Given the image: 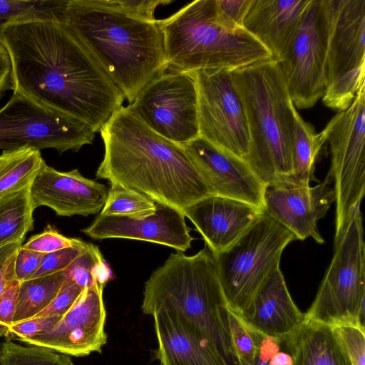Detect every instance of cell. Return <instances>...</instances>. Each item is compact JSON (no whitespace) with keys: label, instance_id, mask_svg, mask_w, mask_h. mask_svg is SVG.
Segmentation results:
<instances>
[{"label":"cell","instance_id":"6da1fadb","mask_svg":"<svg viewBox=\"0 0 365 365\" xmlns=\"http://www.w3.org/2000/svg\"><path fill=\"white\" fill-rule=\"evenodd\" d=\"M0 43L9 55L14 90L36 103L96 133L123 106L122 92L61 21L10 24Z\"/></svg>","mask_w":365,"mask_h":365},{"label":"cell","instance_id":"7a4b0ae2","mask_svg":"<svg viewBox=\"0 0 365 365\" xmlns=\"http://www.w3.org/2000/svg\"><path fill=\"white\" fill-rule=\"evenodd\" d=\"M100 132L105 153L97 179L182 212L213 195L182 147L150 129L130 104L115 110Z\"/></svg>","mask_w":365,"mask_h":365},{"label":"cell","instance_id":"3957f363","mask_svg":"<svg viewBox=\"0 0 365 365\" xmlns=\"http://www.w3.org/2000/svg\"><path fill=\"white\" fill-rule=\"evenodd\" d=\"M132 103L165 69L157 20L135 18L102 0H68L61 21Z\"/></svg>","mask_w":365,"mask_h":365},{"label":"cell","instance_id":"277c9868","mask_svg":"<svg viewBox=\"0 0 365 365\" xmlns=\"http://www.w3.org/2000/svg\"><path fill=\"white\" fill-rule=\"evenodd\" d=\"M232 73L249 131L247 163L264 185H293L296 108L279 62L272 58Z\"/></svg>","mask_w":365,"mask_h":365},{"label":"cell","instance_id":"5b68a950","mask_svg":"<svg viewBox=\"0 0 365 365\" xmlns=\"http://www.w3.org/2000/svg\"><path fill=\"white\" fill-rule=\"evenodd\" d=\"M227 308L215 256L206 244L192 256L171 254L146 281L141 306L147 315L165 310L180 316L233 365Z\"/></svg>","mask_w":365,"mask_h":365},{"label":"cell","instance_id":"8992f818","mask_svg":"<svg viewBox=\"0 0 365 365\" xmlns=\"http://www.w3.org/2000/svg\"><path fill=\"white\" fill-rule=\"evenodd\" d=\"M157 23L163 35L165 69L235 71L273 58L245 29L219 21L215 0L194 1Z\"/></svg>","mask_w":365,"mask_h":365},{"label":"cell","instance_id":"52a82bcc","mask_svg":"<svg viewBox=\"0 0 365 365\" xmlns=\"http://www.w3.org/2000/svg\"><path fill=\"white\" fill-rule=\"evenodd\" d=\"M361 202L335 233L334 255L305 322L364 327L365 246Z\"/></svg>","mask_w":365,"mask_h":365},{"label":"cell","instance_id":"ba28073f","mask_svg":"<svg viewBox=\"0 0 365 365\" xmlns=\"http://www.w3.org/2000/svg\"><path fill=\"white\" fill-rule=\"evenodd\" d=\"M296 236L264 210L228 248L215 255L228 307L241 318L252 309L260 287L279 267L284 249Z\"/></svg>","mask_w":365,"mask_h":365},{"label":"cell","instance_id":"9c48e42d","mask_svg":"<svg viewBox=\"0 0 365 365\" xmlns=\"http://www.w3.org/2000/svg\"><path fill=\"white\" fill-rule=\"evenodd\" d=\"M322 4L327 31L322 101L341 110L365 84V0H322Z\"/></svg>","mask_w":365,"mask_h":365},{"label":"cell","instance_id":"30bf717a","mask_svg":"<svg viewBox=\"0 0 365 365\" xmlns=\"http://www.w3.org/2000/svg\"><path fill=\"white\" fill-rule=\"evenodd\" d=\"M321 133L331 152L328 175L334 183L336 233L365 194V84Z\"/></svg>","mask_w":365,"mask_h":365},{"label":"cell","instance_id":"8fae6325","mask_svg":"<svg viewBox=\"0 0 365 365\" xmlns=\"http://www.w3.org/2000/svg\"><path fill=\"white\" fill-rule=\"evenodd\" d=\"M0 108V150L29 145L41 151L53 148L61 154L91 144L96 132L76 118L46 108L14 90Z\"/></svg>","mask_w":365,"mask_h":365},{"label":"cell","instance_id":"7c38bea8","mask_svg":"<svg viewBox=\"0 0 365 365\" xmlns=\"http://www.w3.org/2000/svg\"><path fill=\"white\" fill-rule=\"evenodd\" d=\"M232 71L212 68L191 73L197 91L200 136L247 162L249 131Z\"/></svg>","mask_w":365,"mask_h":365},{"label":"cell","instance_id":"4fadbf2b","mask_svg":"<svg viewBox=\"0 0 365 365\" xmlns=\"http://www.w3.org/2000/svg\"><path fill=\"white\" fill-rule=\"evenodd\" d=\"M130 105L150 129L176 144L200 136L197 91L191 73L165 69Z\"/></svg>","mask_w":365,"mask_h":365},{"label":"cell","instance_id":"5bb4252c","mask_svg":"<svg viewBox=\"0 0 365 365\" xmlns=\"http://www.w3.org/2000/svg\"><path fill=\"white\" fill-rule=\"evenodd\" d=\"M326 21L322 0H310L279 62L292 101L309 108L325 91Z\"/></svg>","mask_w":365,"mask_h":365},{"label":"cell","instance_id":"9a60e30c","mask_svg":"<svg viewBox=\"0 0 365 365\" xmlns=\"http://www.w3.org/2000/svg\"><path fill=\"white\" fill-rule=\"evenodd\" d=\"M104 286L96 282L84 288L74 304L51 330L21 341L73 356L101 352L107 341Z\"/></svg>","mask_w":365,"mask_h":365},{"label":"cell","instance_id":"2e32d148","mask_svg":"<svg viewBox=\"0 0 365 365\" xmlns=\"http://www.w3.org/2000/svg\"><path fill=\"white\" fill-rule=\"evenodd\" d=\"M327 175L314 186L266 185L262 210L291 231L297 240L312 237L323 244L317 221L323 218L334 201V192Z\"/></svg>","mask_w":365,"mask_h":365},{"label":"cell","instance_id":"e0dca14e","mask_svg":"<svg viewBox=\"0 0 365 365\" xmlns=\"http://www.w3.org/2000/svg\"><path fill=\"white\" fill-rule=\"evenodd\" d=\"M213 195L237 199L262 209L264 185L245 160L198 136L181 145Z\"/></svg>","mask_w":365,"mask_h":365},{"label":"cell","instance_id":"ac0fdd59","mask_svg":"<svg viewBox=\"0 0 365 365\" xmlns=\"http://www.w3.org/2000/svg\"><path fill=\"white\" fill-rule=\"evenodd\" d=\"M35 210L46 206L59 216L97 214L104 206L107 187L84 178L78 169L61 172L44 162L30 187Z\"/></svg>","mask_w":365,"mask_h":365},{"label":"cell","instance_id":"d6986e66","mask_svg":"<svg viewBox=\"0 0 365 365\" xmlns=\"http://www.w3.org/2000/svg\"><path fill=\"white\" fill-rule=\"evenodd\" d=\"M155 203V212L149 216L132 218L100 214L89 227L81 231L96 240H138L185 252L190 248L193 238L190 235L184 213L170 205Z\"/></svg>","mask_w":365,"mask_h":365},{"label":"cell","instance_id":"ffe728a7","mask_svg":"<svg viewBox=\"0 0 365 365\" xmlns=\"http://www.w3.org/2000/svg\"><path fill=\"white\" fill-rule=\"evenodd\" d=\"M263 210L237 199L211 195L183 210L214 255L231 246Z\"/></svg>","mask_w":365,"mask_h":365},{"label":"cell","instance_id":"44dd1931","mask_svg":"<svg viewBox=\"0 0 365 365\" xmlns=\"http://www.w3.org/2000/svg\"><path fill=\"white\" fill-rule=\"evenodd\" d=\"M152 316L160 365H230L208 338L180 316L165 310Z\"/></svg>","mask_w":365,"mask_h":365},{"label":"cell","instance_id":"7402d4cb","mask_svg":"<svg viewBox=\"0 0 365 365\" xmlns=\"http://www.w3.org/2000/svg\"><path fill=\"white\" fill-rule=\"evenodd\" d=\"M242 319L263 334L276 338L288 336L304 323V313L293 301L279 267L266 278L249 315Z\"/></svg>","mask_w":365,"mask_h":365},{"label":"cell","instance_id":"603a6c76","mask_svg":"<svg viewBox=\"0 0 365 365\" xmlns=\"http://www.w3.org/2000/svg\"><path fill=\"white\" fill-rule=\"evenodd\" d=\"M310 0H255L244 22L279 61Z\"/></svg>","mask_w":365,"mask_h":365},{"label":"cell","instance_id":"cb8c5ba5","mask_svg":"<svg viewBox=\"0 0 365 365\" xmlns=\"http://www.w3.org/2000/svg\"><path fill=\"white\" fill-rule=\"evenodd\" d=\"M287 343L293 365H352L331 327L304 322Z\"/></svg>","mask_w":365,"mask_h":365},{"label":"cell","instance_id":"d4e9b609","mask_svg":"<svg viewBox=\"0 0 365 365\" xmlns=\"http://www.w3.org/2000/svg\"><path fill=\"white\" fill-rule=\"evenodd\" d=\"M324 143L322 133H317L296 110L292 150L294 186H309L310 182L315 180V164Z\"/></svg>","mask_w":365,"mask_h":365},{"label":"cell","instance_id":"484cf974","mask_svg":"<svg viewBox=\"0 0 365 365\" xmlns=\"http://www.w3.org/2000/svg\"><path fill=\"white\" fill-rule=\"evenodd\" d=\"M44 160L29 145L0 155V198L30 186Z\"/></svg>","mask_w":365,"mask_h":365},{"label":"cell","instance_id":"4316f807","mask_svg":"<svg viewBox=\"0 0 365 365\" xmlns=\"http://www.w3.org/2000/svg\"><path fill=\"white\" fill-rule=\"evenodd\" d=\"M29 187L0 198V246L24 240L34 229Z\"/></svg>","mask_w":365,"mask_h":365},{"label":"cell","instance_id":"83f0119b","mask_svg":"<svg viewBox=\"0 0 365 365\" xmlns=\"http://www.w3.org/2000/svg\"><path fill=\"white\" fill-rule=\"evenodd\" d=\"M66 277L62 271L21 282L12 324L34 318L43 311L57 294Z\"/></svg>","mask_w":365,"mask_h":365},{"label":"cell","instance_id":"f1b7e54d","mask_svg":"<svg viewBox=\"0 0 365 365\" xmlns=\"http://www.w3.org/2000/svg\"><path fill=\"white\" fill-rule=\"evenodd\" d=\"M68 0H0V40L10 24L34 21H61Z\"/></svg>","mask_w":365,"mask_h":365},{"label":"cell","instance_id":"f546056e","mask_svg":"<svg viewBox=\"0 0 365 365\" xmlns=\"http://www.w3.org/2000/svg\"><path fill=\"white\" fill-rule=\"evenodd\" d=\"M0 365H74L68 355L48 347L22 345L6 338L0 345Z\"/></svg>","mask_w":365,"mask_h":365},{"label":"cell","instance_id":"4dcf8cb0","mask_svg":"<svg viewBox=\"0 0 365 365\" xmlns=\"http://www.w3.org/2000/svg\"><path fill=\"white\" fill-rule=\"evenodd\" d=\"M110 184V187L101 215L140 218L155 212L156 203L150 197L120 185Z\"/></svg>","mask_w":365,"mask_h":365},{"label":"cell","instance_id":"1f68e13d","mask_svg":"<svg viewBox=\"0 0 365 365\" xmlns=\"http://www.w3.org/2000/svg\"><path fill=\"white\" fill-rule=\"evenodd\" d=\"M64 271L66 277L73 280L82 289L91 287L96 282L106 285L110 278V271L99 249L89 243L86 250Z\"/></svg>","mask_w":365,"mask_h":365},{"label":"cell","instance_id":"d6a6232c","mask_svg":"<svg viewBox=\"0 0 365 365\" xmlns=\"http://www.w3.org/2000/svg\"><path fill=\"white\" fill-rule=\"evenodd\" d=\"M242 321L256 347L254 359L248 365H293L294 360L288 346L287 336L276 338L266 335Z\"/></svg>","mask_w":365,"mask_h":365},{"label":"cell","instance_id":"836d02e7","mask_svg":"<svg viewBox=\"0 0 365 365\" xmlns=\"http://www.w3.org/2000/svg\"><path fill=\"white\" fill-rule=\"evenodd\" d=\"M226 317L233 365H248L255 355L253 339L242 319L228 305Z\"/></svg>","mask_w":365,"mask_h":365},{"label":"cell","instance_id":"e575fe53","mask_svg":"<svg viewBox=\"0 0 365 365\" xmlns=\"http://www.w3.org/2000/svg\"><path fill=\"white\" fill-rule=\"evenodd\" d=\"M352 365H365V329L356 324L333 327Z\"/></svg>","mask_w":365,"mask_h":365},{"label":"cell","instance_id":"d590c367","mask_svg":"<svg viewBox=\"0 0 365 365\" xmlns=\"http://www.w3.org/2000/svg\"><path fill=\"white\" fill-rule=\"evenodd\" d=\"M88 245V243L80 240L77 245L73 247L45 254L38 269L29 279L64 271L76 258L86 250Z\"/></svg>","mask_w":365,"mask_h":365},{"label":"cell","instance_id":"8d00e7d4","mask_svg":"<svg viewBox=\"0 0 365 365\" xmlns=\"http://www.w3.org/2000/svg\"><path fill=\"white\" fill-rule=\"evenodd\" d=\"M81 240L67 237L48 225L42 232L32 236L22 246L43 254L51 253L77 245Z\"/></svg>","mask_w":365,"mask_h":365},{"label":"cell","instance_id":"74e56055","mask_svg":"<svg viewBox=\"0 0 365 365\" xmlns=\"http://www.w3.org/2000/svg\"><path fill=\"white\" fill-rule=\"evenodd\" d=\"M62 316H48L31 318L11 324L2 336L19 341L29 339L51 330Z\"/></svg>","mask_w":365,"mask_h":365},{"label":"cell","instance_id":"f35d334b","mask_svg":"<svg viewBox=\"0 0 365 365\" xmlns=\"http://www.w3.org/2000/svg\"><path fill=\"white\" fill-rule=\"evenodd\" d=\"M83 289L68 277H66L61 287L51 302L35 317L63 316L76 302Z\"/></svg>","mask_w":365,"mask_h":365},{"label":"cell","instance_id":"ab89813d","mask_svg":"<svg viewBox=\"0 0 365 365\" xmlns=\"http://www.w3.org/2000/svg\"><path fill=\"white\" fill-rule=\"evenodd\" d=\"M255 0H215L219 21L230 27L245 29V19Z\"/></svg>","mask_w":365,"mask_h":365},{"label":"cell","instance_id":"60d3db41","mask_svg":"<svg viewBox=\"0 0 365 365\" xmlns=\"http://www.w3.org/2000/svg\"><path fill=\"white\" fill-rule=\"evenodd\" d=\"M102 1L128 15L150 21L156 20L154 18V12L158 6L172 2L170 0H102Z\"/></svg>","mask_w":365,"mask_h":365},{"label":"cell","instance_id":"b9f144b4","mask_svg":"<svg viewBox=\"0 0 365 365\" xmlns=\"http://www.w3.org/2000/svg\"><path fill=\"white\" fill-rule=\"evenodd\" d=\"M44 255L24 248L21 245L16 252L15 279L21 282L29 279L38 269Z\"/></svg>","mask_w":365,"mask_h":365},{"label":"cell","instance_id":"7bdbcfd3","mask_svg":"<svg viewBox=\"0 0 365 365\" xmlns=\"http://www.w3.org/2000/svg\"><path fill=\"white\" fill-rule=\"evenodd\" d=\"M21 282L14 279L0 297V336L12 323Z\"/></svg>","mask_w":365,"mask_h":365},{"label":"cell","instance_id":"ee69618b","mask_svg":"<svg viewBox=\"0 0 365 365\" xmlns=\"http://www.w3.org/2000/svg\"><path fill=\"white\" fill-rule=\"evenodd\" d=\"M10 90H14L11 63L6 49L0 43V100Z\"/></svg>","mask_w":365,"mask_h":365},{"label":"cell","instance_id":"f6af8a7d","mask_svg":"<svg viewBox=\"0 0 365 365\" xmlns=\"http://www.w3.org/2000/svg\"><path fill=\"white\" fill-rule=\"evenodd\" d=\"M15 257L16 252L0 265V297L8 284L15 279Z\"/></svg>","mask_w":365,"mask_h":365},{"label":"cell","instance_id":"bcb514c9","mask_svg":"<svg viewBox=\"0 0 365 365\" xmlns=\"http://www.w3.org/2000/svg\"><path fill=\"white\" fill-rule=\"evenodd\" d=\"M24 240L0 246V265L22 245Z\"/></svg>","mask_w":365,"mask_h":365}]
</instances>
